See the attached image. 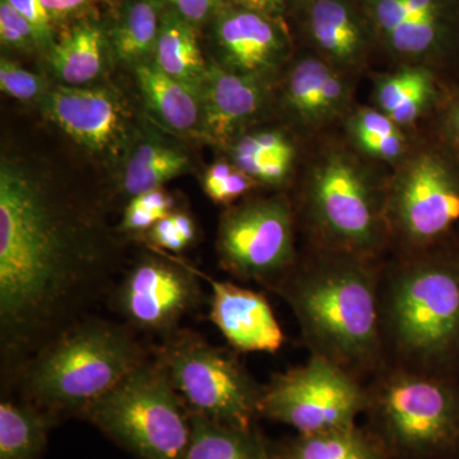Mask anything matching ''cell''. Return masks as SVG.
Segmentation results:
<instances>
[{"instance_id":"cell-1","label":"cell","mask_w":459,"mask_h":459,"mask_svg":"<svg viewBox=\"0 0 459 459\" xmlns=\"http://www.w3.org/2000/svg\"><path fill=\"white\" fill-rule=\"evenodd\" d=\"M113 241L95 208L23 162L0 165V346L5 377L27 364L111 289Z\"/></svg>"},{"instance_id":"cell-2","label":"cell","mask_w":459,"mask_h":459,"mask_svg":"<svg viewBox=\"0 0 459 459\" xmlns=\"http://www.w3.org/2000/svg\"><path fill=\"white\" fill-rule=\"evenodd\" d=\"M277 286L314 355L352 374L376 367L383 347L380 283L367 258L334 252Z\"/></svg>"},{"instance_id":"cell-3","label":"cell","mask_w":459,"mask_h":459,"mask_svg":"<svg viewBox=\"0 0 459 459\" xmlns=\"http://www.w3.org/2000/svg\"><path fill=\"white\" fill-rule=\"evenodd\" d=\"M380 327L402 369L457 377L459 253H434L392 272L380 289Z\"/></svg>"},{"instance_id":"cell-4","label":"cell","mask_w":459,"mask_h":459,"mask_svg":"<svg viewBox=\"0 0 459 459\" xmlns=\"http://www.w3.org/2000/svg\"><path fill=\"white\" fill-rule=\"evenodd\" d=\"M148 361L128 325L89 316L59 334L20 374L27 403L49 415H80Z\"/></svg>"},{"instance_id":"cell-5","label":"cell","mask_w":459,"mask_h":459,"mask_svg":"<svg viewBox=\"0 0 459 459\" xmlns=\"http://www.w3.org/2000/svg\"><path fill=\"white\" fill-rule=\"evenodd\" d=\"M82 418L140 459H188L190 410L157 360L132 371Z\"/></svg>"},{"instance_id":"cell-6","label":"cell","mask_w":459,"mask_h":459,"mask_svg":"<svg viewBox=\"0 0 459 459\" xmlns=\"http://www.w3.org/2000/svg\"><path fill=\"white\" fill-rule=\"evenodd\" d=\"M368 409L386 452L412 459L459 458L457 377L395 370L369 394Z\"/></svg>"},{"instance_id":"cell-7","label":"cell","mask_w":459,"mask_h":459,"mask_svg":"<svg viewBox=\"0 0 459 459\" xmlns=\"http://www.w3.org/2000/svg\"><path fill=\"white\" fill-rule=\"evenodd\" d=\"M156 360L192 412L226 427L253 429L263 388L231 353L198 334L177 331Z\"/></svg>"},{"instance_id":"cell-8","label":"cell","mask_w":459,"mask_h":459,"mask_svg":"<svg viewBox=\"0 0 459 459\" xmlns=\"http://www.w3.org/2000/svg\"><path fill=\"white\" fill-rule=\"evenodd\" d=\"M307 212L334 252L367 255L385 238V208L364 168L343 151L320 157L307 186Z\"/></svg>"},{"instance_id":"cell-9","label":"cell","mask_w":459,"mask_h":459,"mask_svg":"<svg viewBox=\"0 0 459 459\" xmlns=\"http://www.w3.org/2000/svg\"><path fill=\"white\" fill-rule=\"evenodd\" d=\"M368 407L369 394L352 373L313 353L262 389L259 415L310 435L353 427Z\"/></svg>"},{"instance_id":"cell-10","label":"cell","mask_w":459,"mask_h":459,"mask_svg":"<svg viewBox=\"0 0 459 459\" xmlns=\"http://www.w3.org/2000/svg\"><path fill=\"white\" fill-rule=\"evenodd\" d=\"M386 221L412 246L446 237L459 222V174L446 156L422 151L395 177L385 207Z\"/></svg>"},{"instance_id":"cell-11","label":"cell","mask_w":459,"mask_h":459,"mask_svg":"<svg viewBox=\"0 0 459 459\" xmlns=\"http://www.w3.org/2000/svg\"><path fill=\"white\" fill-rule=\"evenodd\" d=\"M221 264L238 279L268 281L295 258L294 217L282 198L255 199L223 214L217 237Z\"/></svg>"},{"instance_id":"cell-12","label":"cell","mask_w":459,"mask_h":459,"mask_svg":"<svg viewBox=\"0 0 459 459\" xmlns=\"http://www.w3.org/2000/svg\"><path fill=\"white\" fill-rule=\"evenodd\" d=\"M195 274L178 263L144 256L111 290V304L129 327L170 336L201 300Z\"/></svg>"},{"instance_id":"cell-13","label":"cell","mask_w":459,"mask_h":459,"mask_svg":"<svg viewBox=\"0 0 459 459\" xmlns=\"http://www.w3.org/2000/svg\"><path fill=\"white\" fill-rule=\"evenodd\" d=\"M41 101L45 117L95 155L119 159L132 140L128 108L108 87L63 84L50 90Z\"/></svg>"},{"instance_id":"cell-14","label":"cell","mask_w":459,"mask_h":459,"mask_svg":"<svg viewBox=\"0 0 459 459\" xmlns=\"http://www.w3.org/2000/svg\"><path fill=\"white\" fill-rule=\"evenodd\" d=\"M208 26L217 63L229 71L268 80L289 56L290 39L279 17L226 4Z\"/></svg>"},{"instance_id":"cell-15","label":"cell","mask_w":459,"mask_h":459,"mask_svg":"<svg viewBox=\"0 0 459 459\" xmlns=\"http://www.w3.org/2000/svg\"><path fill=\"white\" fill-rule=\"evenodd\" d=\"M364 5L386 49L409 65H425L446 50L448 0H365Z\"/></svg>"},{"instance_id":"cell-16","label":"cell","mask_w":459,"mask_h":459,"mask_svg":"<svg viewBox=\"0 0 459 459\" xmlns=\"http://www.w3.org/2000/svg\"><path fill=\"white\" fill-rule=\"evenodd\" d=\"M267 81L229 71L216 60L210 62L201 87V137L214 144L234 140L264 108Z\"/></svg>"},{"instance_id":"cell-17","label":"cell","mask_w":459,"mask_h":459,"mask_svg":"<svg viewBox=\"0 0 459 459\" xmlns=\"http://www.w3.org/2000/svg\"><path fill=\"white\" fill-rule=\"evenodd\" d=\"M207 280L212 287L210 319L228 342L240 352L279 351L285 334L267 299L246 287Z\"/></svg>"},{"instance_id":"cell-18","label":"cell","mask_w":459,"mask_h":459,"mask_svg":"<svg viewBox=\"0 0 459 459\" xmlns=\"http://www.w3.org/2000/svg\"><path fill=\"white\" fill-rule=\"evenodd\" d=\"M349 83L340 69L318 57L299 60L287 77L285 104L299 123L309 128L325 126L346 110Z\"/></svg>"},{"instance_id":"cell-19","label":"cell","mask_w":459,"mask_h":459,"mask_svg":"<svg viewBox=\"0 0 459 459\" xmlns=\"http://www.w3.org/2000/svg\"><path fill=\"white\" fill-rule=\"evenodd\" d=\"M309 32L325 62L337 69L360 65L368 51L364 23L346 0H314Z\"/></svg>"},{"instance_id":"cell-20","label":"cell","mask_w":459,"mask_h":459,"mask_svg":"<svg viewBox=\"0 0 459 459\" xmlns=\"http://www.w3.org/2000/svg\"><path fill=\"white\" fill-rule=\"evenodd\" d=\"M135 80L144 104L169 131L181 135H201V90L170 77L152 62L134 66Z\"/></svg>"},{"instance_id":"cell-21","label":"cell","mask_w":459,"mask_h":459,"mask_svg":"<svg viewBox=\"0 0 459 459\" xmlns=\"http://www.w3.org/2000/svg\"><path fill=\"white\" fill-rule=\"evenodd\" d=\"M108 49L107 27L91 17L63 30L48 57L54 74L65 86H86L104 71Z\"/></svg>"},{"instance_id":"cell-22","label":"cell","mask_w":459,"mask_h":459,"mask_svg":"<svg viewBox=\"0 0 459 459\" xmlns=\"http://www.w3.org/2000/svg\"><path fill=\"white\" fill-rule=\"evenodd\" d=\"M165 5L161 0H124L108 31L110 50L124 65L152 62Z\"/></svg>"},{"instance_id":"cell-23","label":"cell","mask_w":459,"mask_h":459,"mask_svg":"<svg viewBox=\"0 0 459 459\" xmlns=\"http://www.w3.org/2000/svg\"><path fill=\"white\" fill-rule=\"evenodd\" d=\"M437 82L431 69L406 65L377 80L374 90L377 110L403 128L418 122L437 99Z\"/></svg>"},{"instance_id":"cell-24","label":"cell","mask_w":459,"mask_h":459,"mask_svg":"<svg viewBox=\"0 0 459 459\" xmlns=\"http://www.w3.org/2000/svg\"><path fill=\"white\" fill-rule=\"evenodd\" d=\"M153 65L175 80L201 90L210 62L199 44V30L165 8L157 38Z\"/></svg>"},{"instance_id":"cell-25","label":"cell","mask_w":459,"mask_h":459,"mask_svg":"<svg viewBox=\"0 0 459 459\" xmlns=\"http://www.w3.org/2000/svg\"><path fill=\"white\" fill-rule=\"evenodd\" d=\"M190 420L188 459H272L255 428L226 427L192 411Z\"/></svg>"},{"instance_id":"cell-26","label":"cell","mask_w":459,"mask_h":459,"mask_svg":"<svg viewBox=\"0 0 459 459\" xmlns=\"http://www.w3.org/2000/svg\"><path fill=\"white\" fill-rule=\"evenodd\" d=\"M189 157L161 141H144L129 155L122 177L124 193L134 198L160 189L188 169Z\"/></svg>"},{"instance_id":"cell-27","label":"cell","mask_w":459,"mask_h":459,"mask_svg":"<svg viewBox=\"0 0 459 459\" xmlns=\"http://www.w3.org/2000/svg\"><path fill=\"white\" fill-rule=\"evenodd\" d=\"M54 420L30 403H0V459H40Z\"/></svg>"},{"instance_id":"cell-28","label":"cell","mask_w":459,"mask_h":459,"mask_svg":"<svg viewBox=\"0 0 459 459\" xmlns=\"http://www.w3.org/2000/svg\"><path fill=\"white\" fill-rule=\"evenodd\" d=\"M281 459H386V449L379 439L353 425L325 433L299 434Z\"/></svg>"},{"instance_id":"cell-29","label":"cell","mask_w":459,"mask_h":459,"mask_svg":"<svg viewBox=\"0 0 459 459\" xmlns=\"http://www.w3.org/2000/svg\"><path fill=\"white\" fill-rule=\"evenodd\" d=\"M353 143L365 155L383 161L403 156L407 141L402 128L377 108H361L349 119Z\"/></svg>"},{"instance_id":"cell-30","label":"cell","mask_w":459,"mask_h":459,"mask_svg":"<svg viewBox=\"0 0 459 459\" xmlns=\"http://www.w3.org/2000/svg\"><path fill=\"white\" fill-rule=\"evenodd\" d=\"M231 153L234 165L253 178L261 160L267 157L295 159V147L283 133L261 131L237 138Z\"/></svg>"},{"instance_id":"cell-31","label":"cell","mask_w":459,"mask_h":459,"mask_svg":"<svg viewBox=\"0 0 459 459\" xmlns=\"http://www.w3.org/2000/svg\"><path fill=\"white\" fill-rule=\"evenodd\" d=\"M0 40L3 47L20 53L42 51L40 38L35 27L5 0H0Z\"/></svg>"},{"instance_id":"cell-32","label":"cell","mask_w":459,"mask_h":459,"mask_svg":"<svg viewBox=\"0 0 459 459\" xmlns=\"http://www.w3.org/2000/svg\"><path fill=\"white\" fill-rule=\"evenodd\" d=\"M0 89L11 98L23 102L42 100L49 92L40 75L27 71L8 57L0 60Z\"/></svg>"},{"instance_id":"cell-33","label":"cell","mask_w":459,"mask_h":459,"mask_svg":"<svg viewBox=\"0 0 459 459\" xmlns=\"http://www.w3.org/2000/svg\"><path fill=\"white\" fill-rule=\"evenodd\" d=\"M54 30L74 25L78 21L96 17V5L102 0H40Z\"/></svg>"},{"instance_id":"cell-34","label":"cell","mask_w":459,"mask_h":459,"mask_svg":"<svg viewBox=\"0 0 459 459\" xmlns=\"http://www.w3.org/2000/svg\"><path fill=\"white\" fill-rule=\"evenodd\" d=\"M165 8L170 9L184 21L198 30L210 25L214 17L225 7V0H161Z\"/></svg>"},{"instance_id":"cell-35","label":"cell","mask_w":459,"mask_h":459,"mask_svg":"<svg viewBox=\"0 0 459 459\" xmlns=\"http://www.w3.org/2000/svg\"><path fill=\"white\" fill-rule=\"evenodd\" d=\"M5 2L32 23L40 38L42 51L48 56L56 44V35L40 0H5Z\"/></svg>"},{"instance_id":"cell-36","label":"cell","mask_w":459,"mask_h":459,"mask_svg":"<svg viewBox=\"0 0 459 459\" xmlns=\"http://www.w3.org/2000/svg\"><path fill=\"white\" fill-rule=\"evenodd\" d=\"M171 213L160 220L152 228L148 230V238L157 247L171 250V252H180L190 244L181 234L179 228L172 219Z\"/></svg>"},{"instance_id":"cell-37","label":"cell","mask_w":459,"mask_h":459,"mask_svg":"<svg viewBox=\"0 0 459 459\" xmlns=\"http://www.w3.org/2000/svg\"><path fill=\"white\" fill-rule=\"evenodd\" d=\"M256 184L258 183L252 177L235 166L228 179L223 181L221 186L210 198L216 204H230L243 197L246 193L255 188Z\"/></svg>"},{"instance_id":"cell-38","label":"cell","mask_w":459,"mask_h":459,"mask_svg":"<svg viewBox=\"0 0 459 459\" xmlns=\"http://www.w3.org/2000/svg\"><path fill=\"white\" fill-rule=\"evenodd\" d=\"M164 217L159 213L148 210L142 205L137 199L132 198L131 204L126 205L124 211L120 230L124 232H144L148 231L156 222Z\"/></svg>"},{"instance_id":"cell-39","label":"cell","mask_w":459,"mask_h":459,"mask_svg":"<svg viewBox=\"0 0 459 459\" xmlns=\"http://www.w3.org/2000/svg\"><path fill=\"white\" fill-rule=\"evenodd\" d=\"M234 169V164H229V162L226 161H217L214 162L212 166H210V169L205 171L204 177V189L205 195L211 197V195L221 186L223 181L228 179L229 175L231 174Z\"/></svg>"},{"instance_id":"cell-40","label":"cell","mask_w":459,"mask_h":459,"mask_svg":"<svg viewBox=\"0 0 459 459\" xmlns=\"http://www.w3.org/2000/svg\"><path fill=\"white\" fill-rule=\"evenodd\" d=\"M226 4L249 9L268 16L280 17L286 0H225Z\"/></svg>"},{"instance_id":"cell-41","label":"cell","mask_w":459,"mask_h":459,"mask_svg":"<svg viewBox=\"0 0 459 459\" xmlns=\"http://www.w3.org/2000/svg\"><path fill=\"white\" fill-rule=\"evenodd\" d=\"M444 134L455 150L459 151V100L449 108L444 120Z\"/></svg>"},{"instance_id":"cell-42","label":"cell","mask_w":459,"mask_h":459,"mask_svg":"<svg viewBox=\"0 0 459 459\" xmlns=\"http://www.w3.org/2000/svg\"><path fill=\"white\" fill-rule=\"evenodd\" d=\"M104 3H108V4L115 5L117 4V0H102Z\"/></svg>"}]
</instances>
